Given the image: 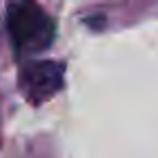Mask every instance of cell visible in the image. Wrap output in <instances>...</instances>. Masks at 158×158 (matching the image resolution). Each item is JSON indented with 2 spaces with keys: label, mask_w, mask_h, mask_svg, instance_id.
I'll list each match as a JSON object with an SVG mask.
<instances>
[{
  "label": "cell",
  "mask_w": 158,
  "mask_h": 158,
  "mask_svg": "<svg viewBox=\"0 0 158 158\" xmlns=\"http://www.w3.org/2000/svg\"><path fill=\"white\" fill-rule=\"evenodd\" d=\"M7 28L18 52L35 54L52 46L56 26L33 0H15L7 11Z\"/></svg>",
  "instance_id": "cell-1"
},
{
  "label": "cell",
  "mask_w": 158,
  "mask_h": 158,
  "mask_svg": "<svg viewBox=\"0 0 158 158\" xmlns=\"http://www.w3.org/2000/svg\"><path fill=\"white\" fill-rule=\"evenodd\" d=\"M65 65L59 61H31L20 69V91L31 104H44L63 89Z\"/></svg>",
  "instance_id": "cell-2"
}]
</instances>
